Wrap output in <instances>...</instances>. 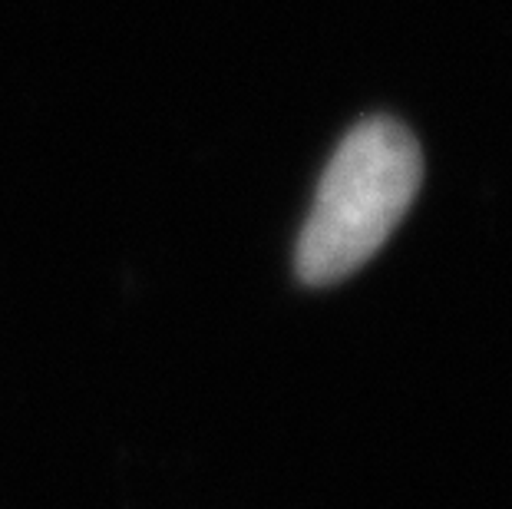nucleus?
Returning <instances> with one entry per match:
<instances>
[{
    "mask_svg": "<svg viewBox=\"0 0 512 509\" xmlns=\"http://www.w3.org/2000/svg\"><path fill=\"white\" fill-rule=\"evenodd\" d=\"M423 182L420 143L403 123L374 116L337 146L308 212L294 272L311 288L354 275L387 242Z\"/></svg>",
    "mask_w": 512,
    "mask_h": 509,
    "instance_id": "1",
    "label": "nucleus"
}]
</instances>
